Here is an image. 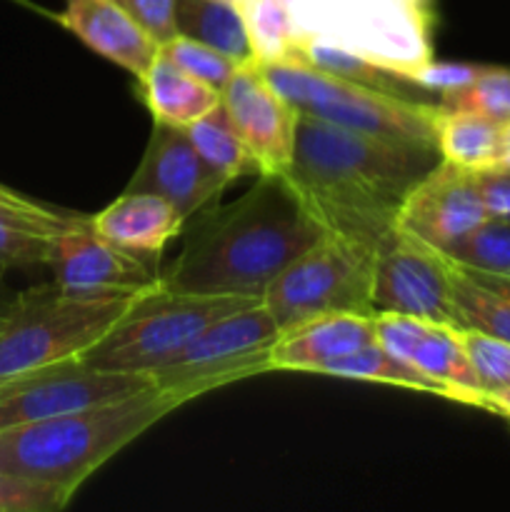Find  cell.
Instances as JSON below:
<instances>
[{"mask_svg": "<svg viewBox=\"0 0 510 512\" xmlns=\"http://www.w3.org/2000/svg\"><path fill=\"white\" fill-rule=\"evenodd\" d=\"M485 220L488 213L475 183V170L445 160H438L410 188L398 213L400 228L438 250H448Z\"/></svg>", "mask_w": 510, "mask_h": 512, "instance_id": "obj_16", "label": "cell"}, {"mask_svg": "<svg viewBox=\"0 0 510 512\" xmlns=\"http://www.w3.org/2000/svg\"><path fill=\"white\" fill-rule=\"evenodd\" d=\"M160 55L168 58L173 65H178L180 70L205 80V83H210L218 90H223L225 85H228V80L233 78V73L240 65L238 60L230 58V55L220 53V50L210 48V45L180 33L160 45Z\"/></svg>", "mask_w": 510, "mask_h": 512, "instance_id": "obj_29", "label": "cell"}, {"mask_svg": "<svg viewBox=\"0 0 510 512\" xmlns=\"http://www.w3.org/2000/svg\"><path fill=\"white\" fill-rule=\"evenodd\" d=\"M278 335V323L260 300L210 323L178 358L155 370L150 380L155 388L190 403L235 380L270 373V350Z\"/></svg>", "mask_w": 510, "mask_h": 512, "instance_id": "obj_9", "label": "cell"}, {"mask_svg": "<svg viewBox=\"0 0 510 512\" xmlns=\"http://www.w3.org/2000/svg\"><path fill=\"white\" fill-rule=\"evenodd\" d=\"M438 150L393 143L300 113L285 180L325 233L375 245Z\"/></svg>", "mask_w": 510, "mask_h": 512, "instance_id": "obj_1", "label": "cell"}, {"mask_svg": "<svg viewBox=\"0 0 510 512\" xmlns=\"http://www.w3.org/2000/svg\"><path fill=\"white\" fill-rule=\"evenodd\" d=\"M133 300L85 298L55 283L18 293L13 313L0 328V383L85 355Z\"/></svg>", "mask_w": 510, "mask_h": 512, "instance_id": "obj_7", "label": "cell"}, {"mask_svg": "<svg viewBox=\"0 0 510 512\" xmlns=\"http://www.w3.org/2000/svg\"><path fill=\"white\" fill-rule=\"evenodd\" d=\"M320 375H333V378H348V380H368V383H385L395 385V388L415 390V393H428L435 398H445L443 388L425 378L420 370L408 365L405 360L395 358L393 353L378 343H370L365 348L355 350V353L345 355V358L335 360V363L325 365Z\"/></svg>", "mask_w": 510, "mask_h": 512, "instance_id": "obj_26", "label": "cell"}, {"mask_svg": "<svg viewBox=\"0 0 510 512\" xmlns=\"http://www.w3.org/2000/svg\"><path fill=\"white\" fill-rule=\"evenodd\" d=\"M58 23L93 53L140 78L158 58L160 43L115 0H65Z\"/></svg>", "mask_w": 510, "mask_h": 512, "instance_id": "obj_18", "label": "cell"}, {"mask_svg": "<svg viewBox=\"0 0 510 512\" xmlns=\"http://www.w3.org/2000/svg\"><path fill=\"white\" fill-rule=\"evenodd\" d=\"M465 268V265H463ZM468 270L473 278H478L480 283L488 285V288H493L495 293L505 295V298L510 300V275H503V273H485V270H473V268H465Z\"/></svg>", "mask_w": 510, "mask_h": 512, "instance_id": "obj_35", "label": "cell"}, {"mask_svg": "<svg viewBox=\"0 0 510 512\" xmlns=\"http://www.w3.org/2000/svg\"><path fill=\"white\" fill-rule=\"evenodd\" d=\"M500 123L470 110H450L440 105L435 125V150L445 163L465 170H493L498 165Z\"/></svg>", "mask_w": 510, "mask_h": 512, "instance_id": "obj_22", "label": "cell"}, {"mask_svg": "<svg viewBox=\"0 0 510 512\" xmlns=\"http://www.w3.org/2000/svg\"><path fill=\"white\" fill-rule=\"evenodd\" d=\"M258 65L273 88L300 113L393 143L435 150V125L440 115L438 100H415L385 93L298 60Z\"/></svg>", "mask_w": 510, "mask_h": 512, "instance_id": "obj_5", "label": "cell"}, {"mask_svg": "<svg viewBox=\"0 0 510 512\" xmlns=\"http://www.w3.org/2000/svg\"><path fill=\"white\" fill-rule=\"evenodd\" d=\"M465 353H468L470 365L478 373L483 390L500 388L510 383V343L495 335L483 333V330L460 328Z\"/></svg>", "mask_w": 510, "mask_h": 512, "instance_id": "obj_30", "label": "cell"}, {"mask_svg": "<svg viewBox=\"0 0 510 512\" xmlns=\"http://www.w3.org/2000/svg\"><path fill=\"white\" fill-rule=\"evenodd\" d=\"M128 15H133L160 45L178 35L175 25V3L178 0H115Z\"/></svg>", "mask_w": 510, "mask_h": 512, "instance_id": "obj_32", "label": "cell"}, {"mask_svg": "<svg viewBox=\"0 0 510 512\" xmlns=\"http://www.w3.org/2000/svg\"><path fill=\"white\" fill-rule=\"evenodd\" d=\"M480 410H488V413L500 415L510 423V383L508 385H500V388L488 390L483 398V408Z\"/></svg>", "mask_w": 510, "mask_h": 512, "instance_id": "obj_34", "label": "cell"}, {"mask_svg": "<svg viewBox=\"0 0 510 512\" xmlns=\"http://www.w3.org/2000/svg\"><path fill=\"white\" fill-rule=\"evenodd\" d=\"M495 168L510 170V118L500 123V150H498V165H495Z\"/></svg>", "mask_w": 510, "mask_h": 512, "instance_id": "obj_37", "label": "cell"}, {"mask_svg": "<svg viewBox=\"0 0 510 512\" xmlns=\"http://www.w3.org/2000/svg\"><path fill=\"white\" fill-rule=\"evenodd\" d=\"M68 490L0 470V512H58L70 503Z\"/></svg>", "mask_w": 510, "mask_h": 512, "instance_id": "obj_31", "label": "cell"}, {"mask_svg": "<svg viewBox=\"0 0 510 512\" xmlns=\"http://www.w3.org/2000/svg\"><path fill=\"white\" fill-rule=\"evenodd\" d=\"M220 95V105L253 153L260 175L285 178L293 163L300 110L273 88L255 60L240 63Z\"/></svg>", "mask_w": 510, "mask_h": 512, "instance_id": "obj_14", "label": "cell"}, {"mask_svg": "<svg viewBox=\"0 0 510 512\" xmlns=\"http://www.w3.org/2000/svg\"><path fill=\"white\" fill-rule=\"evenodd\" d=\"M373 308L375 313H400L460 325L443 250L395 223L375 243Z\"/></svg>", "mask_w": 510, "mask_h": 512, "instance_id": "obj_11", "label": "cell"}, {"mask_svg": "<svg viewBox=\"0 0 510 512\" xmlns=\"http://www.w3.org/2000/svg\"><path fill=\"white\" fill-rule=\"evenodd\" d=\"M445 265H448L450 295H453L460 325L483 330L510 343V300L473 278L463 265L455 263L448 255H445Z\"/></svg>", "mask_w": 510, "mask_h": 512, "instance_id": "obj_25", "label": "cell"}, {"mask_svg": "<svg viewBox=\"0 0 510 512\" xmlns=\"http://www.w3.org/2000/svg\"><path fill=\"white\" fill-rule=\"evenodd\" d=\"M375 343L443 388L445 400L483 408L485 390L465 353L460 325L400 313L373 315Z\"/></svg>", "mask_w": 510, "mask_h": 512, "instance_id": "obj_13", "label": "cell"}, {"mask_svg": "<svg viewBox=\"0 0 510 512\" xmlns=\"http://www.w3.org/2000/svg\"><path fill=\"white\" fill-rule=\"evenodd\" d=\"M90 228L118 248L158 263L170 240L185 228V218L155 193L125 190L120 198L90 215Z\"/></svg>", "mask_w": 510, "mask_h": 512, "instance_id": "obj_20", "label": "cell"}, {"mask_svg": "<svg viewBox=\"0 0 510 512\" xmlns=\"http://www.w3.org/2000/svg\"><path fill=\"white\" fill-rule=\"evenodd\" d=\"M175 25L180 35L200 40L220 53L230 55L238 63L253 60L248 33L235 3L223 0H178L175 3Z\"/></svg>", "mask_w": 510, "mask_h": 512, "instance_id": "obj_23", "label": "cell"}, {"mask_svg": "<svg viewBox=\"0 0 510 512\" xmlns=\"http://www.w3.org/2000/svg\"><path fill=\"white\" fill-rule=\"evenodd\" d=\"M373 315L330 313L280 330L270 350L268 370L320 375L325 365L375 343Z\"/></svg>", "mask_w": 510, "mask_h": 512, "instance_id": "obj_17", "label": "cell"}, {"mask_svg": "<svg viewBox=\"0 0 510 512\" xmlns=\"http://www.w3.org/2000/svg\"><path fill=\"white\" fill-rule=\"evenodd\" d=\"M190 143L200 153V158L225 180V183H235L243 175H260L258 163H255L253 153L238 130L233 128L230 118L225 115L223 105L208 113L205 118L195 120L193 125L185 128Z\"/></svg>", "mask_w": 510, "mask_h": 512, "instance_id": "obj_24", "label": "cell"}, {"mask_svg": "<svg viewBox=\"0 0 510 512\" xmlns=\"http://www.w3.org/2000/svg\"><path fill=\"white\" fill-rule=\"evenodd\" d=\"M88 220V215L50 208L0 185V275L48 265L55 240Z\"/></svg>", "mask_w": 510, "mask_h": 512, "instance_id": "obj_19", "label": "cell"}, {"mask_svg": "<svg viewBox=\"0 0 510 512\" xmlns=\"http://www.w3.org/2000/svg\"><path fill=\"white\" fill-rule=\"evenodd\" d=\"M223 3H235V0H223Z\"/></svg>", "mask_w": 510, "mask_h": 512, "instance_id": "obj_38", "label": "cell"}, {"mask_svg": "<svg viewBox=\"0 0 510 512\" xmlns=\"http://www.w3.org/2000/svg\"><path fill=\"white\" fill-rule=\"evenodd\" d=\"M443 253L465 268L510 275V220L488 218Z\"/></svg>", "mask_w": 510, "mask_h": 512, "instance_id": "obj_28", "label": "cell"}, {"mask_svg": "<svg viewBox=\"0 0 510 512\" xmlns=\"http://www.w3.org/2000/svg\"><path fill=\"white\" fill-rule=\"evenodd\" d=\"M253 303L260 298L185 293L163 283L135 298L80 360L90 368L153 375L178 358L210 323Z\"/></svg>", "mask_w": 510, "mask_h": 512, "instance_id": "obj_6", "label": "cell"}, {"mask_svg": "<svg viewBox=\"0 0 510 512\" xmlns=\"http://www.w3.org/2000/svg\"><path fill=\"white\" fill-rule=\"evenodd\" d=\"M475 183L488 218L510 220V170H478Z\"/></svg>", "mask_w": 510, "mask_h": 512, "instance_id": "obj_33", "label": "cell"}, {"mask_svg": "<svg viewBox=\"0 0 510 512\" xmlns=\"http://www.w3.org/2000/svg\"><path fill=\"white\" fill-rule=\"evenodd\" d=\"M283 60L358 80L385 93L430 100L415 75L433 63L435 0H275Z\"/></svg>", "mask_w": 510, "mask_h": 512, "instance_id": "obj_3", "label": "cell"}, {"mask_svg": "<svg viewBox=\"0 0 510 512\" xmlns=\"http://www.w3.org/2000/svg\"><path fill=\"white\" fill-rule=\"evenodd\" d=\"M438 103L450 110H470L493 120L510 118V68L480 65L478 73L458 90L440 95Z\"/></svg>", "mask_w": 510, "mask_h": 512, "instance_id": "obj_27", "label": "cell"}, {"mask_svg": "<svg viewBox=\"0 0 510 512\" xmlns=\"http://www.w3.org/2000/svg\"><path fill=\"white\" fill-rule=\"evenodd\" d=\"M140 98L148 105L153 123L188 128L220 105L223 95L205 80L185 73L158 53L148 70L138 78Z\"/></svg>", "mask_w": 510, "mask_h": 512, "instance_id": "obj_21", "label": "cell"}, {"mask_svg": "<svg viewBox=\"0 0 510 512\" xmlns=\"http://www.w3.org/2000/svg\"><path fill=\"white\" fill-rule=\"evenodd\" d=\"M323 235L288 180L258 175L235 203L195 215L163 283L185 293L263 300L270 283Z\"/></svg>", "mask_w": 510, "mask_h": 512, "instance_id": "obj_2", "label": "cell"}, {"mask_svg": "<svg viewBox=\"0 0 510 512\" xmlns=\"http://www.w3.org/2000/svg\"><path fill=\"white\" fill-rule=\"evenodd\" d=\"M48 268L55 285L85 298H138L163 285L153 260L105 240L90 220L55 240Z\"/></svg>", "mask_w": 510, "mask_h": 512, "instance_id": "obj_12", "label": "cell"}, {"mask_svg": "<svg viewBox=\"0 0 510 512\" xmlns=\"http://www.w3.org/2000/svg\"><path fill=\"white\" fill-rule=\"evenodd\" d=\"M375 245L325 233L265 290L263 305L280 330L330 313L373 315Z\"/></svg>", "mask_w": 510, "mask_h": 512, "instance_id": "obj_8", "label": "cell"}, {"mask_svg": "<svg viewBox=\"0 0 510 512\" xmlns=\"http://www.w3.org/2000/svg\"><path fill=\"white\" fill-rule=\"evenodd\" d=\"M153 385L145 373H118L85 365L80 358L0 383V430L75 413L125 398Z\"/></svg>", "mask_w": 510, "mask_h": 512, "instance_id": "obj_10", "label": "cell"}, {"mask_svg": "<svg viewBox=\"0 0 510 512\" xmlns=\"http://www.w3.org/2000/svg\"><path fill=\"white\" fill-rule=\"evenodd\" d=\"M228 185L200 158L185 128L155 123L143 158L125 190L160 195L188 223L208 210Z\"/></svg>", "mask_w": 510, "mask_h": 512, "instance_id": "obj_15", "label": "cell"}, {"mask_svg": "<svg viewBox=\"0 0 510 512\" xmlns=\"http://www.w3.org/2000/svg\"><path fill=\"white\" fill-rule=\"evenodd\" d=\"M15 300H18V293H15V290L5 283L3 275H0V328H3L5 320L10 318V313H13Z\"/></svg>", "mask_w": 510, "mask_h": 512, "instance_id": "obj_36", "label": "cell"}, {"mask_svg": "<svg viewBox=\"0 0 510 512\" xmlns=\"http://www.w3.org/2000/svg\"><path fill=\"white\" fill-rule=\"evenodd\" d=\"M180 405V395L150 385L93 408L3 428L0 470L75 495L95 470Z\"/></svg>", "mask_w": 510, "mask_h": 512, "instance_id": "obj_4", "label": "cell"}]
</instances>
